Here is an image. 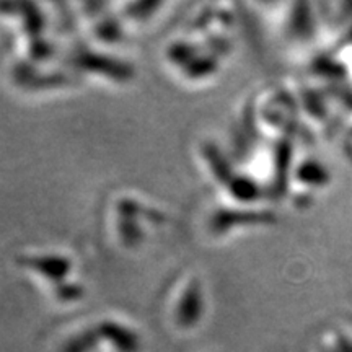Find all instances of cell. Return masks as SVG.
I'll list each match as a JSON object with an SVG mask.
<instances>
[{"label": "cell", "instance_id": "obj_1", "mask_svg": "<svg viewBox=\"0 0 352 352\" xmlns=\"http://www.w3.org/2000/svg\"><path fill=\"white\" fill-rule=\"evenodd\" d=\"M28 266L34 267V270L44 272L46 276L50 277H59L63 276L64 272H67L69 270V263L67 259H52V258H28Z\"/></svg>", "mask_w": 352, "mask_h": 352}, {"label": "cell", "instance_id": "obj_2", "mask_svg": "<svg viewBox=\"0 0 352 352\" xmlns=\"http://www.w3.org/2000/svg\"><path fill=\"white\" fill-rule=\"evenodd\" d=\"M85 64L87 67L94 70H101V72H107V74H113V76H127V74H129V70L126 67H122V65L116 63H111V60L104 59V57H100L98 63H96L94 56H88L85 59Z\"/></svg>", "mask_w": 352, "mask_h": 352}, {"label": "cell", "instance_id": "obj_3", "mask_svg": "<svg viewBox=\"0 0 352 352\" xmlns=\"http://www.w3.org/2000/svg\"><path fill=\"white\" fill-rule=\"evenodd\" d=\"M199 307H201V296H199V289H191L186 296V302L182 308V311H184V316H188V320H195L199 315Z\"/></svg>", "mask_w": 352, "mask_h": 352}]
</instances>
